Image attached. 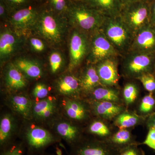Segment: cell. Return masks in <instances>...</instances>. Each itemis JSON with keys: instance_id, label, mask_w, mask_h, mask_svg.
Masks as SVG:
<instances>
[{"instance_id": "30", "label": "cell", "mask_w": 155, "mask_h": 155, "mask_svg": "<svg viewBox=\"0 0 155 155\" xmlns=\"http://www.w3.org/2000/svg\"><path fill=\"white\" fill-rule=\"evenodd\" d=\"M141 116L147 118L155 111V95L153 93H149L142 98L138 107Z\"/></svg>"}, {"instance_id": "7", "label": "cell", "mask_w": 155, "mask_h": 155, "mask_svg": "<svg viewBox=\"0 0 155 155\" xmlns=\"http://www.w3.org/2000/svg\"><path fill=\"white\" fill-rule=\"evenodd\" d=\"M119 151L106 140L82 137L71 146L69 155H119Z\"/></svg>"}, {"instance_id": "35", "label": "cell", "mask_w": 155, "mask_h": 155, "mask_svg": "<svg viewBox=\"0 0 155 155\" xmlns=\"http://www.w3.org/2000/svg\"><path fill=\"white\" fill-rule=\"evenodd\" d=\"M48 93L47 87L44 84L41 83L37 84L32 91L33 96L39 99L45 98Z\"/></svg>"}, {"instance_id": "31", "label": "cell", "mask_w": 155, "mask_h": 155, "mask_svg": "<svg viewBox=\"0 0 155 155\" xmlns=\"http://www.w3.org/2000/svg\"><path fill=\"white\" fill-rule=\"evenodd\" d=\"M141 82L145 89L149 93L155 92V74L147 73L143 74L137 79Z\"/></svg>"}, {"instance_id": "6", "label": "cell", "mask_w": 155, "mask_h": 155, "mask_svg": "<svg viewBox=\"0 0 155 155\" xmlns=\"http://www.w3.org/2000/svg\"><path fill=\"white\" fill-rule=\"evenodd\" d=\"M89 40L87 64L96 65L108 58L121 57L100 29L92 35Z\"/></svg>"}, {"instance_id": "11", "label": "cell", "mask_w": 155, "mask_h": 155, "mask_svg": "<svg viewBox=\"0 0 155 155\" xmlns=\"http://www.w3.org/2000/svg\"><path fill=\"white\" fill-rule=\"evenodd\" d=\"M39 14L31 8H25L16 11L10 18V22L14 31L20 36L27 31L33 30Z\"/></svg>"}, {"instance_id": "15", "label": "cell", "mask_w": 155, "mask_h": 155, "mask_svg": "<svg viewBox=\"0 0 155 155\" xmlns=\"http://www.w3.org/2000/svg\"><path fill=\"white\" fill-rule=\"evenodd\" d=\"M106 17H119L123 7L121 0H81Z\"/></svg>"}, {"instance_id": "16", "label": "cell", "mask_w": 155, "mask_h": 155, "mask_svg": "<svg viewBox=\"0 0 155 155\" xmlns=\"http://www.w3.org/2000/svg\"><path fill=\"white\" fill-rule=\"evenodd\" d=\"M81 92L89 94L97 87L101 85L95 65L87 64L78 78Z\"/></svg>"}, {"instance_id": "26", "label": "cell", "mask_w": 155, "mask_h": 155, "mask_svg": "<svg viewBox=\"0 0 155 155\" xmlns=\"http://www.w3.org/2000/svg\"><path fill=\"white\" fill-rule=\"evenodd\" d=\"M13 63L25 76L29 78L36 79L42 74L41 67L35 61L27 58H19Z\"/></svg>"}, {"instance_id": "20", "label": "cell", "mask_w": 155, "mask_h": 155, "mask_svg": "<svg viewBox=\"0 0 155 155\" xmlns=\"http://www.w3.org/2000/svg\"><path fill=\"white\" fill-rule=\"evenodd\" d=\"M15 121L11 114H5L0 122V145L1 150L5 148L14 142L13 140Z\"/></svg>"}, {"instance_id": "46", "label": "cell", "mask_w": 155, "mask_h": 155, "mask_svg": "<svg viewBox=\"0 0 155 155\" xmlns=\"http://www.w3.org/2000/svg\"><path fill=\"white\" fill-rule=\"evenodd\" d=\"M145 1H146L147 2H148L150 3L153 0H145Z\"/></svg>"}, {"instance_id": "14", "label": "cell", "mask_w": 155, "mask_h": 155, "mask_svg": "<svg viewBox=\"0 0 155 155\" xmlns=\"http://www.w3.org/2000/svg\"><path fill=\"white\" fill-rule=\"evenodd\" d=\"M10 28H5L0 35V58L1 62L8 60L16 53L21 45V40Z\"/></svg>"}, {"instance_id": "17", "label": "cell", "mask_w": 155, "mask_h": 155, "mask_svg": "<svg viewBox=\"0 0 155 155\" xmlns=\"http://www.w3.org/2000/svg\"><path fill=\"white\" fill-rule=\"evenodd\" d=\"M25 76L14 63H10L7 65L5 72L6 86L13 91L24 88L27 84V81Z\"/></svg>"}, {"instance_id": "22", "label": "cell", "mask_w": 155, "mask_h": 155, "mask_svg": "<svg viewBox=\"0 0 155 155\" xmlns=\"http://www.w3.org/2000/svg\"><path fill=\"white\" fill-rule=\"evenodd\" d=\"M66 114L70 119L82 122L88 119L89 112L86 106L77 100L68 99L64 105Z\"/></svg>"}, {"instance_id": "25", "label": "cell", "mask_w": 155, "mask_h": 155, "mask_svg": "<svg viewBox=\"0 0 155 155\" xmlns=\"http://www.w3.org/2000/svg\"><path fill=\"white\" fill-rule=\"evenodd\" d=\"M106 141L119 151L130 145L138 143L136 141L135 137L128 129H119Z\"/></svg>"}, {"instance_id": "23", "label": "cell", "mask_w": 155, "mask_h": 155, "mask_svg": "<svg viewBox=\"0 0 155 155\" xmlns=\"http://www.w3.org/2000/svg\"><path fill=\"white\" fill-rule=\"evenodd\" d=\"M56 130L59 136L72 146L82 138L78 127L70 122H61L56 126Z\"/></svg>"}, {"instance_id": "1", "label": "cell", "mask_w": 155, "mask_h": 155, "mask_svg": "<svg viewBox=\"0 0 155 155\" xmlns=\"http://www.w3.org/2000/svg\"><path fill=\"white\" fill-rule=\"evenodd\" d=\"M68 11L70 25L89 37L100 30L105 18L81 0L70 5Z\"/></svg>"}, {"instance_id": "12", "label": "cell", "mask_w": 155, "mask_h": 155, "mask_svg": "<svg viewBox=\"0 0 155 155\" xmlns=\"http://www.w3.org/2000/svg\"><path fill=\"white\" fill-rule=\"evenodd\" d=\"M129 51L155 54V26L147 25L134 35Z\"/></svg>"}, {"instance_id": "28", "label": "cell", "mask_w": 155, "mask_h": 155, "mask_svg": "<svg viewBox=\"0 0 155 155\" xmlns=\"http://www.w3.org/2000/svg\"><path fill=\"white\" fill-rule=\"evenodd\" d=\"M88 131L95 138L103 140H107L114 133L107 121L100 118L90 123L88 127Z\"/></svg>"}, {"instance_id": "33", "label": "cell", "mask_w": 155, "mask_h": 155, "mask_svg": "<svg viewBox=\"0 0 155 155\" xmlns=\"http://www.w3.org/2000/svg\"><path fill=\"white\" fill-rule=\"evenodd\" d=\"M50 69L52 73H57L62 68L63 64V58L62 55L58 51L51 53L49 58Z\"/></svg>"}, {"instance_id": "42", "label": "cell", "mask_w": 155, "mask_h": 155, "mask_svg": "<svg viewBox=\"0 0 155 155\" xmlns=\"http://www.w3.org/2000/svg\"><path fill=\"white\" fill-rule=\"evenodd\" d=\"M7 7L5 3L1 0L0 4V16L1 18H5L7 14Z\"/></svg>"}, {"instance_id": "9", "label": "cell", "mask_w": 155, "mask_h": 155, "mask_svg": "<svg viewBox=\"0 0 155 155\" xmlns=\"http://www.w3.org/2000/svg\"><path fill=\"white\" fill-rule=\"evenodd\" d=\"M89 45V37L73 29L69 40V71L75 69L86 59Z\"/></svg>"}, {"instance_id": "5", "label": "cell", "mask_w": 155, "mask_h": 155, "mask_svg": "<svg viewBox=\"0 0 155 155\" xmlns=\"http://www.w3.org/2000/svg\"><path fill=\"white\" fill-rule=\"evenodd\" d=\"M119 17L134 35L150 24V3L138 0L123 6Z\"/></svg>"}, {"instance_id": "41", "label": "cell", "mask_w": 155, "mask_h": 155, "mask_svg": "<svg viewBox=\"0 0 155 155\" xmlns=\"http://www.w3.org/2000/svg\"><path fill=\"white\" fill-rule=\"evenodd\" d=\"M145 124L148 129L151 127L155 128V111L147 118Z\"/></svg>"}, {"instance_id": "32", "label": "cell", "mask_w": 155, "mask_h": 155, "mask_svg": "<svg viewBox=\"0 0 155 155\" xmlns=\"http://www.w3.org/2000/svg\"><path fill=\"white\" fill-rule=\"evenodd\" d=\"M26 148L22 142H14L2 150L1 155H24Z\"/></svg>"}, {"instance_id": "44", "label": "cell", "mask_w": 155, "mask_h": 155, "mask_svg": "<svg viewBox=\"0 0 155 155\" xmlns=\"http://www.w3.org/2000/svg\"><path fill=\"white\" fill-rule=\"evenodd\" d=\"M56 153L57 155H63L62 150L58 147H56Z\"/></svg>"}, {"instance_id": "21", "label": "cell", "mask_w": 155, "mask_h": 155, "mask_svg": "<svg viewBox=\"0 0 155 155\" xmlns=\"http://www.w3.org/2000/svg\"><path fill=\"white\" fill-rule=\"evenodd\" d=\"M9 103L13 110L23 118L30 119L33 116V104L28 97L23 95L12 96Z\"/></svg>"}, {"instance_id": "40", "label": "cell", "mask_w": 155, "mask_h": 155, "mask_svg": "<svg viewBox=\"0 0 155 155\" xmlns=\"http://www.w3.org/2000/svg\"><path fill=\"white\" fill-rule=\"evenodd\" d=\"M150 24L155 26V0L150 3Z\"/></svg>"}, {"instance_id": "38", "label": "cell", "mask_w": 155, "mask_h": 155, "mask_svg": "<svg viewBox=\"0 0 155 155\" xmlns=\"http://www.w3.org/2000/svg\"><path fill=\"white\" fill-rule=\"evenodd\" d=\"M51 2L56 11L64 12L67 10L66 0H51Z\"/></svg>"}, {"instance_id": "47", "label": "cell", "mask_w": 155, "mask_h": 155, "mask_svg": "<svg viewBox=\"0 0 155 155\" xmlns=\"http://www.w3.org/2000/svg\"><path fill=\"white\" fill-rule=\"evenodd\" d=\"M154 94H155V93H154Z\"/></svg>"}, {"instance_id": "39", "label": "cell", "mask_w": 155, "mask_h": 155, "mask_svg": "<svg viewBox=\"0 0 155 155\" xmlns=\"http://www.w3.org/2000/svg\"><path fill=\"white\" fill-rule=\"evenodd\" d=\"M6 5L11 8H17L24 5L28 3V0H2Z\"/></svg>"}, {"instance_id": "4", "label": "cell", "mask_w": 155, "mask_h": 155, "mask_svg": "<svg viewBox=\"0 0 155 155\" xmlns=\"http://www.w3.org/2000/svg\"><path fill=\"white\" fill-rule=\"evenodd\" d=\"M66 28L64 21L52 13L45 11L39 14L33 30L50 45H56L63 41Z\"/></svg>"}, {"instance_id": "8", "label": "cell", "mask_w": 155, "mask_h": 155, "mask_svg": "<svg viewBox=\"0 0 155 155\" xmlns=\"http://www.w3.org/2000/svg\"><path fill=\"white\" fill-rule=\"evenodd\" d=\"M59 141L48 130L36 126L28 129L25 133L22 142L28 152L43 153L44 150L51 145Z\"/></svg>"}, {"instance_id": "10", "label": "cell", "mask_w": 155, "mask_h": 155, "mask_svg": "<svg viewBox=\"0 0 155 155\" xmlns=\"http://www.w3.org/2000/svg\"><path fill=\"white\" fill-rule=\"evenodd\" d=\"M120 57L108 58L96 64L100 82L104 86L116 87L120 78L119 66Z\"/></svg>"}, {"instance_id": "29", "label": "cell", "mask_w": 155, "mask_h": 155, "mask_svg": "<svg viewBox=\"0 0 155 155\" xmlns=\"http://www.w3.org/2000/svg\"><path fill=\"white\" fill-rule=\"evenodd\" d=\"M139 89L138 85L133 81L125 83L122 91V96L125 106L133 104L138 97Z\"/></svg>"}, {"instance_id": "18", "label": "cell", "mask_w": 155, "mask_h": 155, "mask_svg": "<svg viewBox=\"0 0 155 155\" xmlns=\"http://www.w3.org/2000/svg\"><path fill=\"white\" fill-rule=\"evenodd\" d=\"M59 92L64 95L77 98L81 92L80 81L74 75H64L59 78L56 83Z\"/></svg>"}, {"instance_id": "24", "label": "cell", "mask_w": 155, "mask_h": 155, "mask_svg": "<svg viewBox=\"0 0 155 155\" xmlns=\"http://www.w3.org/2000/svg\"><path fill=\"white\" fill-rule=\"evenodd\" d=\"M147 118L125 110L114 119V125L119 129H128L145 122Z\"/></svg>"}, {"instance_id": "3", "label": "cell", "mask_w": 155, "mask_h": 155, "mask_svg": "<svg viewBox=\"0 0 155 155\" xmlns=\"http://www.w3.org/2000/svg\"><path fill=\"white\" fill-rule=\"evenodd\" d=\"M100 30L121 57L129 51L134 35L120 17H105Z\"/></svg>"}, {"instance_id": "36", "label": "cell", "mask_w": 155, "mask_h": 155, "mask_svg": "<svg viewBox=\"0 0 155 155\" xmlns=\"http://www.w3.org/2000/svg\"><path fill=\"white\" fill-rule=\"evenodd\" d=\"M141 144L145 145L155 150V128H149L145 139L142 143H140V145Z\"/></svg>"}, {"instance_id": "43", "label": "cell", "mask_w": 155, "mask_h": 155, "mask_svg": "<svg viewBox=\"0 0 155 155\" xmlns=\"http://www.w3.org/2000/svg\"><path fill=\"white\" fill-rule=\"evenodd\" d=\"M137 1H138V0H121L123 6L126 5H128V4Z\"/></svg>"}, {"instance_id": "34", "label": "cell", "mask_w": 155, "mask_h": 155, "mask_svg": "<svg viewBox=\"0 0 155 155\" xmlns=\"http://www.w3.org/2000/svg\"><path fill=\"white\" fill-rule=\"evenodd\" d=\"M140 143L128 146L125 148L120 150L119 155H145L144 151L139 147Z\"/></svg>"}, {"instance_id": "37", "label": "cell", "mask_w": 155, "mask_h": 155, "mask_svg": "<svg viewBox=\"0 0 155 155\" xmlns=\"http://www.w3.org/2000/svg\"><path fill=\"white\" fill-rule=\"evenodd\" d=\"M31 48L36 52H41L44 51L45 46L44 42L41 39L32 37L29 41Z\"/></svg>"}, {"instance_id": "45", "label": "cell", "mask_w": 155, "mask_h": 155, "mask_svg": "<svg viewBox=\"0 0 155 155\" xmlns=\"http://www.w3.org/2000/svg\"><path fill=\"white\" fill-rule=\"evenodd\" d=\"M26 155H48L45 153H28Z\"/></svg>"}, {"instance_id": "2", "label": "cell", "mask_w": 155, "mask_h": 155, "mask_svg": "<svg viewBox=\"0 0 155 155\" xmlns=\"http://www.w3.org/2000/svg\"><path fill=\"white\" fill-rule=\"evenodd\" d=\"M119 64L122 76L137 80L145 73L155 74V54L128 51L120 57Z\"/></svg>"}, {"instance_id": "19", "label": "cell", "mask_w": 155, "mask_h": 155, "mask_svg": "<svg viewBox=\"0 0 155 155\" xmlns=\"http://www.w3.org/2000/svg\"><path fill=\"white\" fill-rule=\"evenodd\" d=\"M89 95L91 100L122 104L120 92L116 87L101 85L94 88Z\"/></svg>"}, {"instance_id": "27", "label": "cell", "mask_w": 155, "mask_h": 155, "mask_svg": "<svg viewBox=\"0 0 155 155\" xmlns=\"http://www.w3.org/2000/svg\"><path fill=\"white\" fill-rule=\"evenodd\" d=\"M56 103L51 98L43 99L33 106V116L37 119L44 120L52 116L56 110Z\"/></svg>"}, {"instance_id": "13", "label": "cell", "mask_w": 155, "mask_h": 155, "mask_svg": "<svg viewBox=\"0 0 155 155\" xmlns=\"http://www.w3.org/2000/svg\"><path fill=\"white\" fill-rule=\"evenodd\" d=\"M91 110L95 116L105 121L114 120L116 116L126 110L122 104L105 101L91 100Z\"/></svg>"}]
</instances>
